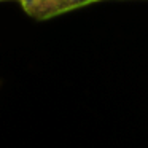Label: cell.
Returning <instances> with one entry per match:
<instances>
[{"label":"cell","mask_w":148,"mask_h":148,"mask_svg":"<svg viewBox=\"0 0 148 148\" xmlns=\"http://www.w3.org/2000/svg\"><path fill=\"white\" fill-rule=\"evenodd\" d=\"M3 2H13V0H0V3H3Z\"/></svg>","instance_id":"7a4b0ae2"},{"label":"cell","mask_w":148,"mask_h":148,"mask_svg":"<svg viewBox=\"0 0 148 148\" xmlns=\"http://www.w3.org/2000/svg\"><path fill=\"white\" fill-rule=\"evenodd\" d=\"M18 2L30 18L37 21H46L100 0H18Z\"/></svg>","instance_id":"6da1fadb"}]
</instances>
